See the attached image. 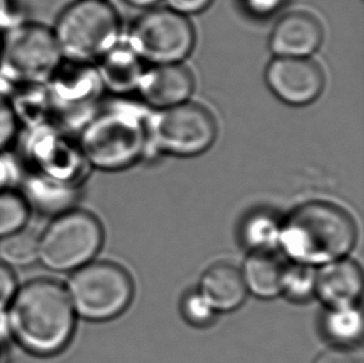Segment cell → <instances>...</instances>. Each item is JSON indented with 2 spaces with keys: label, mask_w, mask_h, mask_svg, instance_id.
<instances>
[{
  "label": "cell",
  "mask_w": 364,
  "mask_h": 363,
  "mask_svg": "<svg viewBox=\"0 0 364 363\" xmlns=\"http://www.w3.org/2000/svg\"><path fill=\"white\" fill-rule=\"evenodd\" d=\"M11 339L36 357L63 352L74 336L76 314L65 285L46 278L18 288L9 307Z\"/></svg>",
  "instance_id": "cell-1"
},
{
  "label": "cell",
  "mask_w": 364,
  "mask_h": 363,
  "mask_svg": "<svg viewBox=\"0 0 364 363\" xmlns=\"http://www.w3.org/2000/svg\"><path fill=\"white\" fill-rule=\"evenodd\" d=\"M146 108L119 98L99 110L76 135L90 167L116 172L132 167L149 149Z\"/></svg>",
  "instance_id": "cell-2"
},
{
  "label": "cell",
  "mask_w": 364,
  "mask_h": 363,
  "mask_svg": "<svg viewBox=\"0 0 364 363\" xmlns=\"http://www.w3.org/2000/svg\"><path fill=\"white\" fill-rule=\"evenodd\" d=\"M355 239V223L347 211L316 201L296 208L281 224L279 244L296 263L325 265L348 254Z\"/></svg>",
  "instance_id": "cell-3"
},
{
  "label": "cell",
  "mask_w": 364,
  "mask_h": 363,
  "mask_svg": "<svg viewBox=\"0 0 364 363\" xmlns=\"http://www.w3.org/2000/svg\"><path fill=\"white\" fill-rule=\"evenodd\" d=\"M63 58L95 64L121 41V19L109 0H74L51 25Z\"/></svg>",
  "instance_id": "cell-4"
},
{
  "label": "cell",
  "mask_w": 364,
  "mask_h": 363,
  "mask_svg": "<svg viewBox=\"0 0 364 363\" xmlns=\"http://www.w3.org/2000/svg\"><path fill=\"white\" fill-rule=\"evenodd\" d=\"M63 59L51 25L24 18L3 34L0 78L45 84Z\"/></svg>",
  "instance_id": "cell-5"
},
{
  "label": "cell",
  "mask_w": 364,
  "mask_h": 363,
  "mask_svg": "<svg viewBox=\"0 0 364 363\" xmlns=\"http://www.w3.org/2000/svg\"><path fill=\"white\" fill-rule=\"evenodd\" d=\"M149 149L173 157L200 156L218 137L217 118L200 103H181L148 115Z\"/></svg>",
  "instance_id": "cell-6"
},
{
  "label": "cell",
  "mask_w": 364,
  "mask_h": 363,
  "mask_svg": "<svg viewBox=\"0 0 364 363\" xmlns=\"http://www.w3.org/2000/svg\"><path fill=\"white\" fill-rule=\"evenodd\" d=\"M45 85L53 105L51 123L75 137L99 110L106 93L95 64L65 58Z\"/></svg>",
  "instance_id": "cell-7"
},
{
  "label": "cell",
  "mask_w": 364,
  "mask_h": 363,
  "mask_svg": "<svg viewBox=\"0 0 364 363\" xmlns=\"http://www.w3.org/2000/svg\"><path fill=\"white\" fill-rule=\"evenodd\" d=\"M76 316L107 321L127 309L133 281L127 271L111 261H90L73 271L65 285Z\"/></svg>",
  "instance_id": "cell-8"
},
{
  "label": "cell",
  "mask_w": 364,
  "mask_h": 363,
  "mask_svg": "<svg viewBox=\"0 0 364 363\" xmlns=\"http://www.w3.org/2000/svg\"><path fill=\"white\" fill-rule=\"evenodd\" d=\"M15 148L26 171L66 186L80 188L91 169L76 137L54 123L21 131Z\"/></svg>",
  "instance_id": "cell-9"
},
{
  "label": "cell",
  "mask_w": 364,
  "mask_h": 363,
  "mask_svg": "<svg viewBox=\"0 0 364 363\" xmlns=\"http://www.w3.org/2000/svg\"><path fill=\"white\" fill-rule=\"evenodd\" d=\"M104 241L99 219L89 211L73 208L54 216L39 236V261L51 271H75L89 264Z\"/></svg>",
  "instance_id": "cell-10"
},
{
  "label": "cell",
  "mask_w": 364,
  "mask_h": 363,
  "mask_svg": "<svg viewBox=\"0 0 364 363\" xmlns=\"http://www.w3.org/2000/svg\"><path fill=\"white\" fill-rule=\"evenodd\" d=\"M197 34L192 21L169 8H149L133 21L128 48L149 65L178 64L192 54Z\"/></svg>",
  "instance_id": "cell-11"
},
{
  "label": "cell",
  "mask_w": 364,
  "mask_h": 363,
  "mask_svg": "<svg viewBox=\"0 0 364 363\" xmlns=\"http://www.w3.org/2000/svg\"><path fill=\"white\" fill-rule=\"evenodd\" d=\"M264 80L277 100L292 107L315 102L326 86L325 71L311 58L274 56L266 66Z\"/></svg>",
  "instance_id": "cell-12"
},
{
  "label": "cell",
  "mask_w": 364,
  "mask_h": 363,
  "mask_svg": "<svg viewBox=\"0 0 364 363\" xmlns=\"http://www.w3.org/2000/svg\"><path fill=\"white\" fill-rule=\"evenodd\" d=\"M325 40L320 20L304 10H294L276 21L269 36V49L274 56L311 58Z\"/></svg>",
  "instance_id": "cell-13"
},
{
  "label": "cell",
  "mask_w": 364,
  "mask_h": 363,
  "mask_svg": "<svg viewBox=\"0 0 364 363\" xmlns=\"http://www.w3.org/2000/svg\"><path fill=\"white\" fill-rule=\"evenodd\" d=\"M194 90L192 70L178 63L149 65L143 71L137 93L147 107L163 110L191 101Z\"/></svg>",
  "instance_id": "cell-14"
},
{
  "label": "cell",
  "mask_w": 364,
  "mask_h": 363,
  "mask_svg": "<svg viewBox=\"0 0 364 363\" xmlns=\"http://www.w3.org/2000/svg\"><path fill=\"white\" fill-rule=\"evenodd\" d=\"M363 288L360 266L348 259L326 264L316 278V294L330 309L355 306Z\"/></svg>",
  "instance_id": "cell-15"
},
{
  "label": "cell",
  "mask_w": 364,
  "mask_h": 363,
  "mask_svg": "<svg viewBox=\"0 0 364 363\" xmlns=\"http://www.w3.org/2000/svg\"><path fill=\"white\" fill-rule=\"evenodd\" d=\"M100 79L105 91L117 98H124L137 93L138 85L146 69L144 63L128 48L121 43L102 55L96 63Z\"/></svg>",
  "instance_id": "cell-16"
},
{
  "label": "cell",
  "mask_w": 364,
  "mask_h": 363,
  "mask_svg": "<svg viewBox=\"0 0 364 363\" xmlns=\"http://www.w3.org/2000/svg\"><path fill=\"white\" fill-rule=\"evenodd\" d=\"M79 189L26 169L18 186L30 211L35 209L41 214L53 216L74 208L79 198Z\"/></svg>",
  "instance_id": "cell-17"
},
{
  "label": "cell",
  "mask_w": 364,
  "mask_h": 363,
  "mask_svg": "<svg viewBox=\"0 0 364 363\" xmlns=\"http://www.w3.org/2000/svg\"><path fill=\"white\" fill-rule=\"evenodd\" d=\"M246 286L235 266L219 263L210 266L200 280L199 293L215 311H232L244 302Z\"/></svg>",
  "instance_id": "cell-18"
},
{
  "label": "cell",
  "mask_w": 364,
  "mask_h": 363,
  "mask_svg": "<svg viewBox=\"0 0 364 363\" xmlns=\"http://www.w3.org/2000/svg\"><path fill=\"white\" fill-rule=\"evenodd\" d=\"M5 93L8 95L21 131L51 123L53 105L46 85L8 83Z\"/></svg>",
  "instance_id": "cell-19"
},
{
  "label": "cell",
  "mask_w": 364,
  "mask_h": 363,
  "mask_svg": "<svg viewBox=\"0 0 364 363\" xmlns=\"http://www.w3.org/2000/svg\"><path fill=\"white\" fill-rule=\"evenodd\" d=\"M286 266L272 251H252L242 269L246 289L261 299H272L282 293Z\"/></svg>",
  "instance_id": "cell-20"
},
{
  "label": "cell",
  "mask_w": 364,
  "mask_h": 363,
  "mask_svg": "<svg viewBox=\"0 0 364 363\" xmlns=\"http://www.w3.org/2000/svg\"><path fill=\"white\" fill-rule=\"evenodd\" d=\"M281 223L272 213L254 211L246 218L242 238L252 251H272L280 241Z\"/></svg>",
  "instance_id": "cell-21"
},
{
  "label": "cell",
  "mask_w": 364,
  "mask_h": 363,
  "mask_svg": "<svg viewBox=\"0 0 364 363\" xmlns=\"http://www.w3.org/2000/svg\"><path fill=\"white\" fill-rule=\"evenodd\" d=\"M323 330L328 339L340 346H350L360 341L363 321L355 306L330 309L323 320Z\"/></svg>",
  "instance_id": "cell-22"
},
{
  "label": "cell",
  "mask_w": 364,
  "mask_h": 363,
  "mask_svg": "<svg viewBox=\"0 0 364 363\" xmlns=\"http://www.w3.org/2000/svg\"><path fill=\"white\" fill-rule=\"evenodd\" d=\"M0 261L10 268H26L39 261V236L26 229L0 238Z\"/></svg>",
  "instance_id": "cell-23"
},
{
  "label": "cell",
  "mask_w": 364,
  "mask_h": 363,
  "mask_svg": "<svg viewBox=\"0 0 364 363\" xmlns=\"http://www.w3.org/2000/svg\"><path fill=\"white\" fill-rule=\"evenodd\" d=\"M30 213L28 203L18 189L0 191V238L24 229Z\"/></svg>",
  "instance_id": "cell-24"
},
{
  "label": "cell",
  "mask_w": 364,
  "mask_h": 363,
  "mask_svg": "<svg viewBox=\"0 0 364 363\" xmlns=\"http://www.w3.org/2000/svg\"><path fill=\"white\" fill-rule=\"evenodd\" d=\"M316 278L317 274L311 265L297 263L285 268L282 293L294 301H306L316 294Z\"/></svg>",
  "instance_id": "cell-25"
},
{
  "label": "cell",
  "mask_w": 364,
  "mask_h": 363,
  "mask_svg": "<svg viewBox=\"0 0 364 363\" xmlns=\"http://www.w3.org/2000/svg\"><path fill=\"white\" fill-rule=\"evenodd\" d=\"M5 88L6 85L0 79V152L15 151L21 133Z\"/></svg>",
  "instance_id": "cell-26"
},
{
  "label": "cell",
  "mask_w": 364,
  "mask_h": 363,
  "mask_svg": "<svg viewBox=\"0 0 364 363\" xmlns=\"http://www.w3.org/2000/svg\"><path fill=\"white\" fill-rule=\"evenodd\" d=\"M184 319L197 327H204L212 324L215 319V310L208 302L207 299L199 291L188 294L182 302Z\"/></svg>",
  "instance_id": "cell-27"
},
{
  "label": "cell",
  "mask_w": 364,
  "mask_h": 363,
  "mask_svg": "<svg viewBox=\"0 0 364 363\" xmlns=\"http://www.w3.org/2000/svg\"><path fill=\"white\" fill-rule=\"evenodd\" d=\"M25 167L15 151L0 152V191L18 189Z\"/></svg>",
  "instance_id": "cell-28"
},
{
  "label": "cell",
  "mask_w": 364,
  "mask_h": 363,
  "mask_svg": "<svg viewBox=\"0 0 364 363\" xmlns=\"http://www.w3.org/2000/svg\"><path fill=\"white\" fill-rule=\"evenodd\" d=\"M242 9L256 19H267L285 4V0H237Z\"/></svg>",
  "instance_id": "cell-29"
},
{
  "label": "cell",
  "mask_w": 364,
  "mask_h": 363,
  "mask_svg": "<svg viewBox=\"0 0 364 363\" xmlns=\"http://www.w3.org/2000/svg\"><path fill=\"white\" fill-rule=\"evenodd\" d=\"M18 281L9 265L0 261V309H8L18 291Z\"/></svg>",
  "instance_id": "cell-30"
},
{
  "label": "cell",
  "mask_w": 364,
  "mask_h": 363,
  "mask_svg": "<svg viewBox=\"0 0 364 363\" xmlns=\"http://www.w3.org/2000/svg\"><path fill=\"white\" fill-rule=\"evenodd\" d=\"M214 0H166L167 8L174 10L176 13L191 16L200 14L213 4Z\"/></svg>",
  "instance_id": "cell-31"
},
{
  "label": "cell",
  "mask_w": 364,
  "mask_h": 363,
  "mask_svg": "<svg viewBox=\"0 0 364 363\" xmlns=\"http://www.w3.org/2000/svg\"><path fill=\"white\" fill-rule=\"evenodd\" d=\"M21 19L24 18L16 0H0V33H5Z\"/></svg>",
  "instance_id": "cell-32"
},
{
  "label": "cell",
  "mask_w": 364,
  "mask_h": 363,
  "mask_svg": "<svg viewBox=\"0 0 364 363\" xmlns=\"http://www.w3.org/2000/svg\"><path fill=\"white\" fill-rule=\"evenodd\" d=\"M314 363H357V359L343 349H336L323 352Z\"/></svg>",
  "instance_id": "cell-33"
},
{
  "label": "cell",
  "mask_w": 364,
  "mask_h": 363,
  "mask_svg": "<svg viewBox=\"0 0 364 363\" xmlns=\"http://www.w3.org/2000/svg\"><path fill=\"white\" fill-rule=\"evenodd\" d=\"M9 340H11V330L8 309H0V346H4Z\"/></svg>",
  "instance_id": "cell-34"
},
{
  "label": "cell",
  "mask_w": 364,
  "mask_h": 363,
  "mask_svg": "<svg viewBox=\"0 0 364 363\" xmlns=\"http://www.w3.org/2000/svg\"><path fill=\"white\" fill-rule=\"evenodd\" d=\"M123 1H126L127 4L131 5V6H134V8L149 9V8L156 6L161 0H123Z\"/></svg>",
  "instance_id": "cell-35"
},
{
  "label": "cell",
  "mask_w": 364,
  "mask_h": 363,
  "mask_svg": "<svg viewBox=\"0 0 364 363\" xmlns=\"http://www.w3.org/2000/svg\"><path fill=\"white\" fill-rule=\"evenodd\" d=\"M3 34H4V33H0V65H1V49H3Z\"/></svg>",
  "instance_id": "cell-36"
},
{
  "label": "cell",
  "mask_w": 364,
  "mask_h": 363,
  "mask_svg": "<svg viewBox=\"0 0 364 363\" xmlns=\"http://www.w3.org/2000/svg\"><path fill=\"white\" fill-rule=\"evenodd\" d=\"M0 363H4V352H3V346H0Z\"/></svg>",
  "instance_id": "cell-37"
}]
</instances>
